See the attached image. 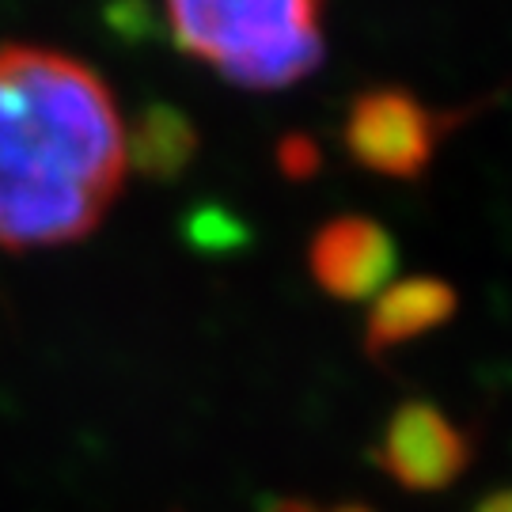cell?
Listing matches in <instances>:
<instances>
[{"instance_id":"277c9868","label":"cell","mask_w":512,"mask_h":512,"mask_svg":"<svg viewBox=\"0 0 512 512\" xmlns=\"http://www.w3.org/2000/svg\"><path fill=\"white\" fill-rule=\"evenodd\" d=\"M475 459V440L448 410L425 399L395 406L376 440V463L391 482L418 494H437L463 478Z\"/></svg>"},{"instance_id":"8992f818","label":"cell","mask_w":512,"mask_h":512,"mask_svg":"<svg viewBox=\"0 0 512 512\" xmlns=\"http://www.w3.org/2000/svg\"><path fill=\"white\" fill-rule=\"evenodd\" d=\"M459 308V296L440 277H406L372 296L365 323V349L384 357L429 330L444 327Z\"/></svg>"},{"instance_id":"6da1fadb","label":"cell","mask_w":512,"mask_h":512,"mask_svg":"<svg viewBox=\"0 0 512 512\" xmlns=\"http://www.w3.org/2000/svg\"><path fill=\"white\" fill-rule=\"evenodd\" d=\"M126 179V126L84 61L0 46V247L35 251L99 228Z\"/></svg>"},{"instance_id":"3957f363","label":"cell","mask_w":512,"mask_h":512,"mask_svg":"<svg viewBox=\"0 0 512 512\" xmlns=\"http://www.w3.org/2000/svg\"><path fill=\"white\" fill-rule=\"evenodd\" d=\"M444 118L403 88H368L349 103L346 148L365 171L384 179H418L433 164Z\"/></svg>"},{"instance_id":"30bf717a","label":"cell","mask_w":512,"mask_h":512,"mask_svg":"<svg viewBox=\"0 0 512 512\" xmlns=\"http://www.w3.org/2000/svg\"><path fill=\"white\" fill-rule=\"evenodd\" d=\"M475 512H512V486H505V490H490V494L475 505Z\"/></svg>"},{"instance_id":"52a82bcc","label":"cell","mask_w":512,"mask_h":512,"mask_svg":"<svg viewBox=\"0 0 512 512\" xmlns=\"http://www.w3.org/2000/svg\"><path fill=\"white\" fill-rule=\"evenodd\" d=\"M194 156H198V129L171 103H152L126 137V164L156 183L179 179L194 164Z\"/></svg>"},{"instance_id":"7a4b0ae2","label":"cell","mask_w":512,"mask_h":512,"mask_svg":"<svg viewBox=\"0 0 512 512\" xmlns=\"http://www.w3.org/2000/svg\"><path fill=\"white\" fill-rule=\"evenodd\" d=\"M179 50L255 92L300 84L323 61V0H164Z\"/></svg>"},{"instance_id":"5b68a950","label":"cell","mask_w":512,"mask_h":512,"mask_svg":"<svg viewBox=\"0 0 512 512\" xmlns=\"http://www.w3.org/2000/svg\"><path fill=\"white\" fill-rule=\"evenodd\" d=\"M395 239L372 217H334L308 243L311 281L334 300H372L395 274Z\"/></svg>"},{"instance_id":"9c48e42d","label":"cell","mask_w":512,"mask_h":512,"mask_svg":"<svg viewBox=\"0 0 512 512\" xmlns=\"http://www.w3.org/2000/svg\"><path fill=\"white\" fill-rule=\"evenodd\" d=\"M262 512H372L365 505H334V509H319V505H308V501H274Z\"/></svg>"},{"instance_id":"ba28073f","label":"cell","mask_w":512,"mask_h":512,"mask_svg":"<svg viewBox=\"0 0 512 512\" xmlns=\"http://www.w3.org/2000/svg\"><path fill=\"white\" fill-rule=\"evenodd\" d=\"M277 164H281V171L289 179H308L311 171L319 167V148L311 145L308 137L293 133V137H285L281 148H277Z\"/></svg>"}]
</instances>
